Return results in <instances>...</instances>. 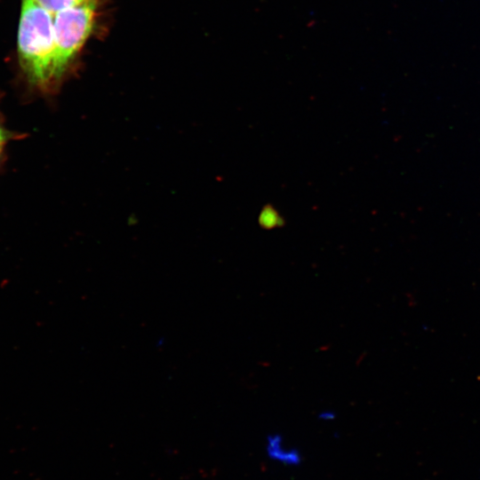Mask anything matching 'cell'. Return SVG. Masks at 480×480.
Returning a JSON list of instances; mask_svg holds the SVG:
<instances>
[{
    "instance_id": "obj_1",
    "label": "cell",
    "mask_w": 480,
    "mask_h": 480,
    "mask_svg": "<svg viewBox=\"0 0 480 480\" xmlns=\"http://www.w3.org/2000/svg\"><path fill=\"white\" fill-rule=\"evenodd\" d=\"M53 19V14L33 0H22L18 32L19 62L28 83L45 92L57 87Z\"/></svg>"
},
{
    "instance_id": "obj_2",
    "label": "cell",
    "mask_w": 480,
    "mask_h": 480,
    "mask_svg": "<svg viewBox=\"0 0 480 480\" xmlns=\"http://www.w3.org/2000/svg\"><path fill=\"white\" fill-rule=\"evenodd\" d=\"M99 6L100 0H84L54 15V79L57 86L92 34Z\"/></svg>"
},
{
    "instance_id": "obj_3",
    "label": "cell",
    "mask_w": 480,
    "mask_h": 480,
    "mask_svg": "<svg viewBox=\"0 0 480 480\" xmlns=\"http://www.w3.org/2000/svg\"><path fill=\"white\" fill-rule=\"evenodd\" d=\"M52 14L67 10L81 4L84 0H33Z\"/></svg>"
},
{
    "instance_id": "obj_4",
    "label": "cell",
    "mask_w": 480,
    "mask_h": 480,
    "mask_svg": "<svg viewBox=\"0 0 480 480\" xmlns=\"http://www.w3.org/2000/svg\"><path fill=\"white\" fill-rule=\"evenodd\" d=\"M0 99H1V94H0ZM17 138H19L18 133L12 132V131H9L5 127L4 124L3 116L0 113V164L3 162L4 153L6 145L8 144V142Z\"/></svg>"
}]
</instances>
